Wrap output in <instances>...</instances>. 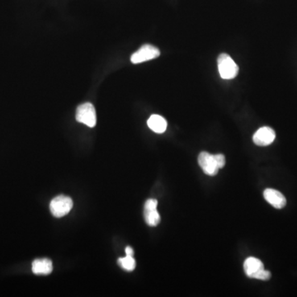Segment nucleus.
Wrapping results in <instances>:
<instances>
[{"label": "nucleus", "instance_id": "obj_1", "mask_svg": "<svg viewBox=\"0 0 297 297\" xmlns=\"http://www.w3.org/2000/svg\"><path fill=\"white\" fill-rule=\"evenodd\" d=\"M244 270L246 275L250 278L268 281L271 278V273L264 269V265L261 260L257 257H248L244 262Z\"/></svg>", "mask_w": 297, "mask_h": 297}, {"label": "nucleus", "instance_id": "obj_2", "mask_svg": "<svg viewBox=\"0 0 297 297\" xmlns=\"http://www.w3.org/2000/svg\"><path fill=\"white\" fill-rule=\"evenodd\" d=\"M218 71L223 79H233L237 76L239 67L228 54L222 53L217 59Z\"/></svg>", "mask_w": 297, "mask_h": 297}, {"label": "nucleus", "instance_id": "obj_3", "mask_svg": "<svg viewBox=\"0 0 297 297\" xmlns=\"http://www.w3.org/2000/svg\"><path fill=\"white\" fill-rule=\"evenodd\" d=\"M76 120L78 122L88 125V127H94L97 123V115L94 106L90 103H85L78 107L76 110Z\"/></svg>", "mask_w": 297, "mask_h": 297}, {"label": "nucleus", "instance_id": "obj_4", "mask_svg": "<svg viewBox=\"0 0 297 297\" xmlns=\"http://www.w3.org/2000/svg\"><path fill=\"white\" fill-rule=\"evenodd\" d=\"M73 201L71 197L64 195H59L54 198L50 204L51 213L55 217H63L71 211Z\"/></svg>", "mask_w": 297, "mask_h": 297}, {"label": "nucleus", "instance_id": "obj_5", "mask_svg": "<svg viewBox=\"0 0 297 297\" xmlns=\"http://www.w3.org/2000/svg\"><path fill=\"white\" fill-rule=\"evenodd\" d=\"M160 55V51L152 45H144L137 52L132 54L130 61L133 64H141L150 59H156Z\"/></svg>", "mask_w": 297, "mask_h": 297}, {"label": "nucleus", "instance_id": "obj_6", "mask_svg": "<svg viewBox=\"0 0 297 297\" xmlns=\"http://www.w3.org/2000/svg\"><path fill=\"white\" fill-rule=\"evenodd\" d=\"M198 163L203 169L205 174L207 175L215 176L218 174L219 168L216 164L214 154H210L206 151L201 152L198 155Z\"/></svg>", "mask_w": 297, "mask_h": 297}, {"label": "nucleus", "instance_id": "obj_7", "mask_svg": "<svg viewBox=\"0 0 297 297\" xmlns=\"http://www.w3.org/2000/svg\"><path fill=\"white\" fill-rule=\"evenodd\" d=\"M158 202L155 199H148L145 203L144 217L145 222L150 226H156L160 222V216L157 211Z\"/></svg>", "mask_w": 297, "mask_h": 297}, {"label": "nucleus", "instance_id": "obj_8", "mask_svg": "<svg viewBox=\"0 0 297 297\" xmlns=\"http://www.w3.org/2000/svg\"><path fill=\"white\" fill-rule=\"evenodd\" d=\"M276 138V133L269 126L261 127L254 133L253 141L258 146H268L273 143Z\"/></svg>", "mask_w": 297, "mask_h": 297}, {"label": "nucleus", "instance_id": "obj_9", "mask_svg": "<svg viewBox=\"0 0 297 297\" xmlns=\"http://www.w3.org/2000/svg\"><path fill=\"white\" fill-rule=\"evenodd\" d=\"M265 200L277 209H282L286 205V199L282 192L273 188H267L263 191Z\"/></svg>", "mask_w": 297, "mask_h": 297}, {"label": "nucleus", "instance_id": "obj_10", "mask_svg": "<svg viewBox=\"0 0 297 297\" xmlns=\"http://www.w3.org/2000/svg\"><path fill=\"white\" fill-rule=\"evenodd\" d=\"M32 272L36 275H48L52 273V262L48 258L36 259L32 262Z\"/></svg>", "mask_w": 297, "mask_h": 297}, {"label": "nucleus", "instance_id": "obj_11", "mask_svg": "<svg viewBox=\"0 0 297 297\" xmlns=\"http://www.w3.org/2000/svg\"><path fill=\"white\" fill-rule=\"evenodd\" d=\"M147 124L150 130L158 134L163 133L167 129V121L159 115H152L148 120Z\"/></svg>", "mask_w": 297, "mask_h": 297}, {"label": "nucleus", "instance_id": "obj_12", "mask_svg": "<svg viewBox=\"0 0 297 297\" xmlns=\"http://www.w3.org/2000/svg\"><path fill=\"white\" fill-rule=\"evenodd\" d=\"M117 262L122 269L128 272H131L136 269V260L133 256L125 255V257H120Z\"/></svg>", "mask_w": 297, "mask_h": 297}, {"label": "nucleus", "instance_id": "obj_13", "mask_svg": "<svg viewBox=\"0 0 297 297\" xmlns=\"http://www.w3.org/2000/svg\"><path fill=\"white\" fill-rule=\"evenodd\" d=\"M214 156H215L216 164H217L219 170L222 169L225 165V157L221 154H214Z\"/></svg>", "mask_w": 297, "mask_h": 297}, {"label": "nucleus", "instance_id": "obj_14", "mask_svg": "<svg viewBox=\"0 0 297 297\" xmlns=\"http://www.w3.org/2000/svg\"><path fill=\"white\" fill-rule=\"evenodd\" d=\"M125 254H126V255H129V256H133L134 255V250H133V249H132L131 247H126V248H125Z\"/></svg>", "mask_w": 297, "mask_h": 297}]
</instances>
